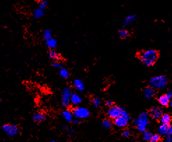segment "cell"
Instances as JSON below:
<instances>
[{
	"mask_svg": "<svg viewBox=\"0 0 172 142\" xmlns=\"http://www.w3.org/2000/svg\"><path fill=\"white\" fill-rule=\"evenodd\" d=\"M139 58L141 62L146 66H152L158 58V53L155 50L150 49L140 53Z\"/></svg>",
	"mask_w": 172,
	"mask_h": 142,
	"instance_id": "6da1fadb",
	"label": "cell"
},
{
	"mask_svg": "<svg viewBox=\"0 0 172 142\" xmlns=\"http://www.w3.org/2000/svg\"><path fill=\"white\" fill-rule=\"evenodd\" d=\"M148 123H149V116H148V113L146 112L141 113L134 122V125L141 132L146 131Z\"/></svg>",
	"mask_w": 172,
	"mask_h": 142,
	"instance_id": "7a4b0ae2",
	"label": "cell"
},
{
	"mask_svg": "<svg viewBox=\"0 0 172 142\" xmlns=\"http://www.w3.org/2000/svg\"><path fill=\"white\" fill-rule=\"evenodd\" d=\"M167 84V78L164 76H158L151 78L149 80L150 87L153 89H162L165 87Z\"/></svg>",
	"mask_w": 172,
	"mask_h": 142,
	"instance_id": "3957f363",
	"label": "cell"
},
{
	"mask_svg": "<svg viewBox=\"0 0 172 142\" xmlns=\"http://www.w3.org/2000/svg\"><path fill=\"white\" fill-rule=\"evenodd\" d=\"M2 129L3 130V132H5L7 135L9 137H15L18 135L20 132L19 127H18V125L14 124H4V125H2Z\"/></svg>",
	"mask_w": 172,
	"mask_h": 142,
	"instance_id": "277c9868",
	"label": "cell"
},
{
	"mask_svg": "<svg viewBox=\"0 0 172 142\" xmlns=\"http://www.w3.org/2000/svg\"><path fill=\"white\" fill-rule=\"evenodd\" d=\"M74 117H75L76 119H86V118H88L90 115V111L88 108L86 107H76L72 111Z\"/></svg>",
	"mask_w": 172,
	"mask_h": 142,
	"instance_id": "5b68a950",
	"label": "cell"
},
{
	"mask_svg": "<svg viewBox=\"0 0 172 142\" xmlns=\"http://www.w3.org/2000/svg\"><path fill=\"white\" fill-rule=\"evenodd\" d=\"M72 89L69 87H65L62 91V99H61V103L62 105L65 107H67L70 105L71 98L72 95Z\"/></svg>",
	"mask_w": 172,
	"mask_h": 142,
	"instance_id": "8992f818",
	"label": "cell"
},
{
	"mask_svg": "<svg viewBox=\"0 0 172 142\" xmlns=\"http://www.w3.org/2000/svg\"><path fill=\"white\" fill-rule=\"evenodd\" d=\"M122 108L119 107L118 106H111L108 111V115L111 118L115 119V118L121 116L122 115Z\"/></svg>",
	"mask_w": 172,
	"mask_h": 142,
	"instance_id": "52a82bcc",
	"label": "cell"
},
{
	"mask_svg": "<svg viewBox=\"0 0 172 142\" xmlns=\"http://www.w3.org/2000/svg\"><path fill=\"white\" fill-rule=\"evenodd\" d=\"M33 121L36 123H41L46 119V115L43 112H36L32 115Z\"/></svg>",
	"mask_w": 172,
	"mask_h": 142,
	"instance_id": "ba28073f",
	"label": "cell"
},
{
	"mask_svg": "<svg viewBox=\"0 0 172 142\" xmlns=\"http://www.w3.org/2000/svg\"><path fill=\"white\" fill-rule=\"evenodd\" d=\"M114 124L117 127H126L128 124V120L125 117L121 115V116L118 117L114 119Z\"/></svg>",
	"mask_w": 172,
	"mask_h": 142,
	"instance_id": "9c48e42d",
	"label": "cell"
},
{
	"mask_svg": "<svg viewBox=\"0 0 172 142\" xmlns=\"http://www.w3.org/2000/svg\"><path fill=\"white\" fill-rule=\"evenodd\" d=\"M150 115L153 118H155V119L160 118V117L162 115V111L158 106H154L150 109Z\"/></svg>",
	"mask_w": 172,
	"mask_h": 142,
	"instance_id": "30bf717a",
	"label": "cell"
},
{
	"mask_svg": "<svg viewBox=\"0 0 172 142\" xmlns=\"http://www.w3.org/2000/svg\"><path fill=\"white\" fill-rule=\"evenodd\" d=\"M48 55L49 58H50L51 60H53V62H60L61 57H60V55H59V53L55 51V49L49 50Z\"/></svg>",
	"mask_w": 172,
	"mask_h": 142,
	"instance_id": "8fae6325",
	"label": "cell"
},
{
	"mask_svg": "<svg viewBox=\"0 0 172 142\" xmlns=\"http://www.w3.org/2000/svg\"><path fill=\"white\" fill-rule=\"evenodd\" d=\"M62 117L64 118V119L65 120H67V122H73V118H74V115H73V113L72 111L67 109L64 110L62 112Z\"/></svg>",
	"mask_w": 172,
	"mask_h": 142,
	"instance_id": "7c38bea8",
	"label": "cell"
},
{
	"mask_svg": "<svg viewBox=\"0 0 172 142\" xmlns=\"http://www.w3.org/2000/svg\"><path fill=\"white\" fill-rule=\"evenodd\" d=\"M82 101V98L77 93H73L71 98V101L70 102L73 105H79L81 103Z\"/></svg>",
	"mask_w": 172,
	"mask_h": 142,
	"instance_id": "4fadbf2b",
	"label": "cell"
},
{
	"mask_svg": "<svg viewBox=\"0 0 172 142\" xmlns=\"http://www.w3.org/2000/svg\"><path fill=\"white\" fill-rule=\"evenodd\" d=\"M74 86L78 91H80V92L83 91L85 89V86H84V83H83V80L79 79H75L74 80Z\"/></svg>",
	"mask_w": 172,
	"mask_h": 142,
	"instance_id": "5bb4252c",
	"label": "cell"
},
{
	"mask_svg": "<svg viewBox=\"0 0 172 142\" xmlns=\"http://www.w3.org/2000/svg\"><path fill=\"white\" fill-rule=\"evenodd\" d=\"M169 124H161L158 127V132L161 135H168Z\"/></svg>",
	"mask_w": 172,
	"mask_h": 142,
	"instance_id": "9a60e30c",
	"label": "cell"
},
{
	"mask_svg": "<svg viewBox=\"0 0 172 142\" xmlns=\"http://www.w3.org/2000/svg\"><path fill=\"white\" fill-rule=\"evenodd\" d=\"M46 46L50 50L55 49L58 46V41L53 37L52 39L46 41Z\"/></svg>",
	"mask_w": 172,
	"mask_h": 142,
	"instance_id": "2e32d148",
	"label": "cell"
},
{
	"mask_svg": "<svg viewBox=\"0 0 172 142\" xmlns=\"http://www.w3.org/2000/svg\"><path fill=\"white\" fill-rule=\"evenodd\" d=\"M158 101L160 105L163 106H167L169 105L170 103V99H169L166 94H163V95H161L159 97Z\"/></svg>",
	"mask_w": 172,
	"mask_h": 142,
	"instance_id": "e0dca14e",
	"label": "cell"
},
{
	"mask_svg": "<svg viewBox=\"0 0 172 142\" xmlns=\"http://www.w3.org/2000/svg\"><path fill=\"white\" fill-rule=\"evenodd\" d=\"M45 14V11L43 9L38 8V9H36L35 10L33 11V13H32V16L35 19H39L43 17Z\"/></svg>",
	"mask_w": 172,
	"mask_h": 142,
	"instance_id": "ac0fdd59",
	"label": "cell"
},
{
	"mask_svg": "<svg viewBox=\"0 0 172 142\" xmlns=\"http://www.w3.org/2000/svg\"><path fill=\"white\" fill-rule=\"evenodd\" d=\"M143 95L146 98H151L154 95V89H153L152 87H148L144 90L143 91Z\"/></svg>",
	"mask_w": 172,
	"mask_h": 142,
	"instance_id": "d6986e66",
	"label": "cell"
},
{
	"mask_svg": "<svg viewBox=\"0 0 172 142\" xmlns=\"http://www.w3.org/2000/svg\"><path fill=\"white\" fill-rule=\"evenodd\" d=\"M59 75L63 79H67L69 78V72L67 69L62 67L60 69V72H59Z\"/></svg>",
	"mask_w": 172,
	"mask_h": 142,
	"instance_id": "ffe728a7",
	"label": "cell"
},
{
	"mask_svg": "<svg viewBox=\"0 0 172 142\" xmlns=\"http://www.w3.org/2000/svg\"><path fill=\"white\" fill-rule=\"evenodd\" d=\"M171 120V117L169 114H163L160 117V122H162V124H169Z\"/></svg>",
	"mask_w": 172,
	"mask_h": 142,
	"instance_id": "44dd1931",
	"label": "cell"
},
{
	"mask_svg": "<svg viewBox=\"0 0 172 142\" xmlns=\"http://www.w3.org/2000/svg\"><path fill=\"white\" fill-rule=\"evenodd\" d=\"M42 37H43V39L45 41H48V40L51 39L53 38V34H52L51 30H45L43 34H42Z\"/></svg>",
	"mask_w": 172,
	"mask_h": 142,
	"instance_id": "7402d4cb",
	"label": "cell"
},
{
	"mask_svg": "<svg viewBox=\"0 0 172 142\" xmlns=\"http://www.w3.org/2000/svg\"><path fill=\"white\" fill-rule=\"evenodd\" d=\"M134 20H135V16L129 15L128 16H127L125 19L124 23L125 25H129L130 24H132Z\"/></svg>",
	"mask_w": 172,
	"mask_h": 142,
	"instance_id": "603a6c76",
	"label": "cell"
},
{
	"mask_svg": "<svg viewBox=\"0 0 172 142\" xmlns=\"http://www.w3.org/2000/svg\"><path fill=\"white\" fill-rule=\"evenodd\" d=\"M143 140L146 141H150V139H151L153 137V134L151 133V132L150 131H146L144 132H143Z\"/></svg>",
	"mask_w": 172,
	"mask_h": 142,
	"instance_id": "cb8c5ba5",
	"label": "cell"
},
{
	"mask_svg": "<svg viewBox=\"0 0 172 142\" xmlns=\"http://www.w3.org/2000/svg\"><path fill=\"white\" fill-rule=\"evenodd\" d=\"M128 34L129 33L126 29H125V28H121V29H120L119 36L121 37V38H122V39H125V38L128 37Z\"/></svg>",
	"mask_w": 172,
	"mask_h": 142,
	"instance_id": "d4e9b609",
	"label": "cell"
},
{
	"mask_svg": "<svg viewBox=\"0 0 172 142\" xmlns=\"http://www.w3.org/2000/svg\"><path fill=\"white\" fill-rule=\"evenodd\" d=\"M48 0H41L39 2V8L45 10L47 6H48Z\"/></svg>",
	"mask_w": 172,
	"mask_h": 142,
	"instance_id": "484cf974",
	"label": "cell"
},
{
	"mask_svg": "<svg viewBox=\"0 0 172 142\" xmlns=\"http://www.w3.org/2000/svg\"><path fill=\"white\" fill-rule=\"evenodd\" d=\"M102 126L104 128L108 130L111 127V122L108 120L105 119V120H104L102 122Z\"/></svg>",
	"mask_w": 172,
	"mask_h": 142,
	"instance_id": "4316f807",
	"label": "cell"
},
{
	"mask_svg": "<svg viewBox=\"0 0 172 142\" xmlns=\"http://www.w3.org/2000/svg\"><path fill=\"white\" fill-rule=\"evenodd\" d=\"M92 104L95 108H98L101 105V100L99 98H94L92 101Z\"/></svg>",
	"mask_w": 172,
	"mask_h": 142,
	"instance_id": "83f0119b",
	"label": "cell"
},
{
	"mask_svg": "<svg viewBox=\"0 0 172 142\" xmlns=\"http://www.w3.org/2000/svg\"><path fill=\"white\" fill-rule=\"evenodd\" d=\"M160 140V135L158 134H153V137L149 142H158Z\"/></svg>",
	"mask_w": 172,
	"mask_h": 142,
	"instance_id": "f1b7e54d",
	"label": "cell"
},
{
	"mask_svg": "<svg viewBox=\"0 0 172 142\" xmlns=\"http://www.w3.org/2000/svg\"><path fill=\"white\" fill-rule=\"evenodd\" d=\"M53 67H55V69H62V64L61 62H55L53 63Z\"/></svg>",
	"mask_w": 172,
	"mask_h": 142,
	"instance_id": "f546056e",
	"label": "cell"
},
{
	"mask_svg": "<svg viewBox=\"0 0 172 142\" xmlns=\"http://www.w3.org/2000/svg\"><path fill=\"white\" fill-rule=\"evenodd\" d=\"M122 135H123L125 137H129L131 135V132L130 131H129L128 130H123V132H122Z\"/></svg>",
	"mask_w": 172,
	"mask_h": 142,
	"instance_id": "4dcf8cb0",
	"label": "cell"
},
{
	"mask_svg": "<svg viewBox=\"0 0 172 142\" xmlns=\"http://www.w3.org/2000/svg\"><path fill=\"white\" fill-rule=\"evenodd\" d=\"M122 116L125 117V118H127L128 120L130 119V117H129V113L127 112V111L125 110V109H122Z\"/></svg>",
	"mask_w": 172,
	"mask_h": 142,
	"instance_id": "1f68e13d",
	"label": "cell"
},
{
	"mask_svg": "<svg viewBox=\"0 0 172 142\" xmlns=\"http://www.w3.org/2000/svg\"><path fill=\"white\" fill-rule=\"evenodd\" d=\"M106 105L108 106V107H111V106H113V101L111 100H107L106 101Z\"/></svg>",
	"mask_w": 172,
	"mask_h": 142,
	"instance_id": "d6a6232c",
	"label": "cell"
},
{
	"mask_svg": "<svg viewBox=\"0 0 172 142\" xmlns=\"http://www.w3.org/2000/svg\"><path fill=\"white\" fill-rule=\"evenodd\" d=\"M167 142H171L172 141V135H167L166 137Z\"/></svg>",
	"mask_w": 172,
	"mask_h": 142,
	"instance_id": "836d02e7",
	"label": "cell"
},
{
	"mask_svg": "<svg viewBox=\"0 0 172 142\" xmlns=\"http://www.w3.org/2000/svg\"><path fill=\"white\" fill-rule=\"evenodd\" d=\"M166 95L167 96V98H168L171 100V99H172V92L169 91V93H167L166 94Z\"/></svg>",
	"mask_w": 172,
	"mask_h": 142,
	"instance_id": "e575fe53",
	"label": "cell"
},
{
	"mask_svg": "<svg viewBox=\"0 0 172 142\" xmlns=\"http://www.w3.org/2000/svg\"><path fill=\"white\" fill-rule=\"evenodd\" d=\"M168 135H172V126H169V131H168Z\"/></svg>",
	"mask_w": 172,
	"mask_h": 142,
	"instance_id": "d590c367",
	"label": "cell"
},
{
	"mask_svg": "<svg viewBox=\"0 0 172 142\" xmlns=\"http://www.w3.org/2000/svg\"><path fill=\"white\" fill-rule=\"evenodd\" d=\"M73 122H74V124H79V122H80V120L79 119H76V120H73Z\"/></svg>",
	"mask_w": 172,
	"mask_h": 142,
	"instance_id": "8d00e7d4",
	"label": "cell"
},
{
	"mask_svg": "<svg viewBox=\"0 0 172 142\" xmlns=\"http://www.w3.org/2000/svg\"><path fill=\"white\" fill-rule=\"evenodd\" d=\"M74 130H73V129H71V130H69V134H74Z\"/></svg>",
	"mask_w": 172,
	"mask_h": 142,
	"instance_id": "74e56055",
	"label": "cell"
},
{
	"mask_svg": "<svg viewBox=\"0 0 172 142\" xmlns=\"http://www.w3.org/2000/svg\"><path fill=\"white\" fill-rule=\"evenodd\" d=\"M169 105H170L171 107L172 108V99L170 100V103H169Z\"/></svg>",
	"mask_w": 172,
	"mask_h": 142,
	"instance_id": "f35d334b",
	"label": "cell"
},
{
	"mask_svg": "<svg viewBox=\"0 0 172 142\" xmlns=\"http://www.w3.org/2000/svg\"><path fill=\"white\" fill-rule=\"evenodd\" d=\"M51 142H57V141H51Z\"/></svg>",
	"mask_w": 172,
	"mask_h": 142,
	"instance_id": "ab89813d",
	"label": "cell"
},
{
	"mask_svg": "<svg viewBox=\"0 0 172 142\" xmlns=\"http://www.w3.org/2000/svg\"><path fill=\"white\" fill-rule=\"evenodd\" d=\"M1 101H2V99H1V98H0V103H1Z\"/></svg>",
	"mask_w": 172,
	"mask_h": 142,
	"instance_id": "60d3db41",
	"label": "cell"
},
{
	"mask_svg": "<svg viewBox=\"0 0 172 142\" xmlns=\"http://www.w3.org/2000/svg\"><path fill=\"white\" fill-rule=\"evenodd\" d=\"M36 1H39V2H40V1H41V0H36Z\"/></svg>",
	"mask_w": 172,
	"mask_h": 142,
	"instance_id": "b9f144b4",
	"label": "cell"
},
{
	"mask_svg": "<svg viewBox=\"0 0 172 142\" xmlns=\"http://www.w3.org/2000/svg\"><path fill=\"white\" fill-rule=\"evenodd\" d=\"M135 142H139V141H135Z\"/></svg>",
	"mask_w": 172,
	"mask_h": 142,
	"instance_id": "7bdbcfd3",
	"label": "cell"
}]
</instances>
